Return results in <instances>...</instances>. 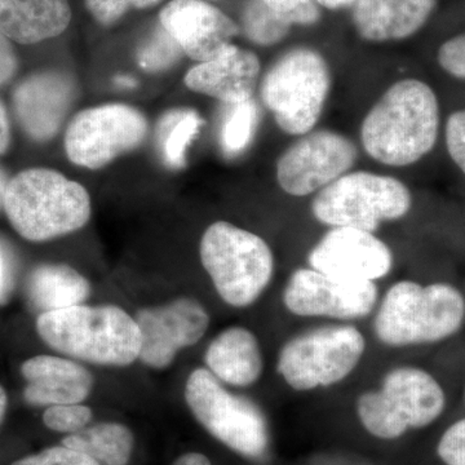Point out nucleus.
Segmentation results:
<instances>
[{
    "instance_id": "obj_16",
    "label": "nucleus",
    "mask_w": 465,
    "mask_h": 465,
    "mask_svg": "<svg viewBox=\"0 0 465 465\" xmlns=\"http://www.w3.org/2000/svg\"><path fill=\"white\" fill-rule=\"evenodd\" d=\"M159 24L198 64L222 54L240 34L231 17L204 0H171L162 8Z\"/></svg>"
},
{
    "instance_id": "obj_38",
    "label": "nucleus",
    "mask_w": 465,
    "mask_h": 465,
    "mask_svg": "<svg viewBox=\"0 0 465 465\" xmlns=\"http://www.w3.org/2000/svg\"><path fill=\"white\" fill-rule=\"evenodd\" d=\"M9 143H11V125H9L7 110L0 101V155L7 153Z\"/></svg>"
},
{
    "instance_id": "obj_9",
    "label": "nucleus",
    "mask_w": 465,
    "mask_h": 465,
    "mask_svg": "<svg viewBox=\"0 0 465 465\" xmlns=\"http://www.w3.org/2000/svg\"><path fill=\"white\" fill-rule=\"evenodd\" d=\"M412 195L400 180L358 171L345 173L318 192L312 202L317 222L331 228L347 226L375 232L382 223L410 213Z\"/></svg>"
},
{
    "instance_id": "obj_36",
    "label": "nucleus",
    "mask_w": 465,
    "mask_h": 465,
    "mask_svg": "<svg viewBox=\"0 0 465 465\" xmlns=\"http://www.w3.org/2000/svg\"><path fill=\"white\" fill-rule=\"evenodd\" d=\"M15 283L14 260L7 247L0 242V305L7 304Z\"/></svg>"
},
{
    "instance_id": "obj_37",
    "label": "nucleus",
    "mask_w": 465,
    "mask_h": 465,
    "mask_svg": "<svg viewBox=\"0 0 465 465\" xmlns=\"http://www.w3.org/2000/svg\"><path fill=\"white\" fill-rule=\"evenodd\" d=\"M18 60L11 39L0 32V85L8 84L16 74Z\"/></svg>"
},
{
    "instance_id": "obj_7",
    "label": "nucleus",
    "mask_w": 465,
    "mask_h": 465,
    "mask_svg": "<svg viewBox=\"0 0 465 465\" xmlns=\"http://www.w3.org/2000/svg\"><path fill=\"white\" fill-rule=\"evenodd\" d=\"M331 88V73L322 54L298 47L283 54L266 72L260 96L275 124L289 134L313 131Z\"/></svg>"
},
{
    "instance_id": "obj_25",
    "label": "nucleus",
    "mask_w": 465,
    "mask_h": 465,
    "mask_svg": "<svg viewBox=\"0 0 465 465\" xmlns=\"http://www.w3.org/2000/svg\"><path fill=\"white\" fill-rule=\"evenodd\" d=\"M204 121L197 110L183 109L170 113L161 124L162 154L167 166L183 168L186 153L197 139Z\"/></svg>"
},
{
    "instance_id": "obj_23",
    "label": "nucleus",
    "mask_w": 465,
    "mask_h": 465,
    "mask_svg": "<svg viewBox=\"0 0 465 465\" xmlns=\"http://www.w3.org/2000/svg\"><path fill=\"white\" fill-rule=\"evenodd\" d=\"M27 293L34 307L45 313L84 304L90 296L91 286L72 266L45 264L34 269Z\"/></svg>"
},
{
    "instance_id": "obj_1",
    "label": "nucleus",
    "mask_w": 465,
    "mask_h": 465,
    "mask_svg": "<svg viewBox=\"0 0 465 465\" xmlns=\"http://www.w3.org/2000/svg\"><path fill=\"white\" fill-rule=\"evenodd\" d=\"M440 105L432 88L403 79L385 91L361 127L367 154L391 167L420 161L436 145Z\"/></svg>"
},
{
    "instance_id": "obj_6",
    "label": "nucleus",
    "mask_w": 465,
    "mask_h": 465,
    "mask_svg": "<svg viewBox=\"0 0 465 465\" xmlns=\"http://www.w3.org/2000/svg\"><path fill=\"white\" fill-rule=\"evenodd\" d=\"M445 407L446 394L439 381L414 366L391 369L381 388L361 394L356 403L361 424L381 440H396L407 430L428 427Z\"/></svg>"
},
{
    "instance_id": "obj_40",
    "label": "nucleus",
    "mask_w": 465,
    "mask_h": 465,
    "mask_svg": "<svg viewBox=\"0 0 465 465\" xmlns=\"http://www.w3.org/2000/svg\"><path fill=\"white\" fill-rule=\"evenodd\" d=\"M318 5H322V7L327 9H342L348 7H353L354 3L357 0H314Z\"/></svg>"
},
{
    "instance_id": "obj_42",
    "label": "nucleus",
    "mask_w": 465,
    "mask_h": 465,
    "mask_svg": "<svg viewBox=\"0 0 465 465\" xmlns=\"http://www.w3.org/2000/svg\"><path fill=\"white\" fill-rule=\"evenodd\" d=\"M7 393H5V388L0 385V424H2L3 419H5V411H7Z\"/></svg>"
},
{
    "instance_id": "obj_28",
    "label": "nucleus",
    "mask_w": 465,
    "mask_h": 465,
    "mask_svg": "<svg viewBox=\"0 0 465 465\" xmlns=\"http://www.w3.org/2000/svg\"><path fill=\"white\" fill-rule=\"evenodd\" d=\"M183 52L167 30L159 24L137 51L139 65L146 72H163L182 58Z\"/></svg>"
},
{
    "instance_id": "obj_3",
    "label": "nucleus",
    "mask_w": 465,
    "mask_h": 465,
    "mask_svg": "<svg viewBox=\"0 0 465 465\" xmlns=\"http://www.w3.org/2000/svg\"><path fill=\"white\" fill-rule=\"evenodd\" d=\"M464 322L465 299L457 287L403 280L385 292L376 312L374 331L387 347H416L451 338Z\"/></svg>"
},
{
    "instance_id": "obj_17",
    "label": "nucleus",
    "mask_w": 465,
    "mask_h": 465,
    "mask_svg": "<svg viewBox=\"0 0 465 465\" xmlns=\"http://www.w3.org/2000/svg\"><path fill=\"white\" fill-rule=\"evenodd\" d=\"M75 96V82L64 73L30 75L14 92L18 124L35 142H48L56 136Z\"/></svg>"
},
{
    "instance_id": "obj_33",
    "label": "nucleus",
    "mask_w": 465,
    "mask_h": 465,
    "mask_svg": "<svg viewBox=\"0 0 465 465\" xmlns=\"http://www.w3.org/2000/svg\"><path fill=\"white\" fill-rule=\"evenodd\" d=\"M437 452L446 465H465V418L443 433Z\"/></svg>"
},
{
    "instance_id": "obj_32",
    "label": "nucleus",
    "mask_w": 465,
    "mask_h": 465,
    "mask_svg": "<svg viewBox=\"0 0 465 465\" xmlns=\"http://www.w3.org/2000/svg\"><path fill=\"white\" fill-rule=\"evenodd\" d=\"M12 465H101L84 452L67 448L65 445L43 450L39 454L32 455L15 461Z\"/></svg>"
},
{
    "instance_id": "obj_26",
    "label": "nucleus",
    "mask_w": 465,
    "mask_h": 465,
    "mask_svg": "<svg viewBox=\"0 0 465 465\" xmlns=\"http://www.w3.org/2000/svg\"><path fill=\"white\" fill-rule=\"evenodd\" d=\"M220 131V145L228 157L242 154L255 137L259 125L258 104L253 99L231 105Z\"/></svg>"
},
{
    "instance_id": "obj_34",
    "label": "nucleus",
    "mask_w": 465,
    "mask_h": 465,
    "mask_svg": "<svg viewBox=\"0 0 465 465\" xmlns=\"http://www.w3.org/2000/svg\"><path fill=\"white\" fill-rule=\"evenodd\" d=\"M437 60L448 74L465 81V34L443 43Z\"/></svg>"
},
{
    "instance_id": "obj_22",
    "label": "nucleus",
    "mask_w": 465,
    "mask_h": 465,
    "mask_svg": "<svg viewBox=\"0 0 465 465\" xmlns=\"http://www.w3.org/2000/svg\"><path fill=\"white\" fill-rule=\"evenodd\" d=\"M70 21L67 0H0V32L20 45L56 38Z\"/></svg>"
},
{
    "instance_id": "obj_35",
    "label": "nucleus",
    "mask_w": 465,
    "mask_h": 465,
    "mask_svg": "<svg viewBox=\"0 0 465 465\" xmlns=\"http://www.w3.org/2000/svg\"><path fill=\"white\" fill-rule=\"evenodd\" d=\"M446 146L450 157L465 174V109L449 116L446 124Z\"/></svg>"
},
{
    "instance_id": "obj_15",
    "label": "nucleus",
    "mask_w": 465,
    "mask_h": 465,
    "mask_svg": "<svg viewBox=\"0 0 465 465\" xmlns=\"http://www.w3.org/2000/svg\"><path fill=\"white\" fill-rule=\"evenodd\" d=\"M309 266L333 277L376 282L393 268V252L374 232L331 228L308 255Z\"/></svg>"
},
{
    "instance_id": "obj_24",
    "label": "nucleus",
    "mask_w": 465,
    "mask_h": 465,
    "mask_svg": "<svg viewBox=\"0 0 465 465\" xmlns=\"http://www.w3.org/2000/svg\"><path fill=\"white\" fill-rule=\"evenodd\" d=\"M63 445L84 452L101 465H127L134 449V436L127 427L100 423L70 434Z\"/></svg>"
},
{
    "instance_id": "obj_13",
    "label": "nucleus",
    "mask_w": 465,
    "mask_h": 465,
    "mask_svg": "<svg viewBox=\"0 0 465 465\" xmlns=\"http://www.w3.org/2000/svg\"><path fill=\"white\" fill-rule=\"evenodd\" d=\"M379 299L375 282L333 277L312 268L293 272L283 290V304L298 317L354 321L372 313Z\"/></svg>"
},
{
    "instance_id": "obj_4",
    "label": "nucleus",
    "mask_w": 465,
    "mask_h": 465,
    "mask_svg": "<svg viewBox=\"0 0 465 465\" xmlns=\"http://www.w3.org/2000/svg\"><path fill=\"white\" fill-rule=\"evenodd\" d=\"M5 211L15 231L32 242L63 237L84 228L91 198L82 183L50 168H29L8 182Z\"/></svg>"
},
{
    "instance_id": "obj_39",
    "label": "nucleus",
    "mask_w": 465,
    "mask_h": 465,
    "mask_svg": "<svg viewBox=\"0 0 465 465\" xmlns=\"http://www.w3.org/2000/svg\"><path fill=\"white\" fill-rule=\"evenodd\" d=\"M173 465H213L210 459L206 455L200 454V452H189V454L183 455L174 461Z\"/></svg>"
},
{
    "instance_id": "obj_8",
    "label": "nucleus",
    "mask_w": 465,
    "mask_h": 465,
    "mask_svg": "<svg viewBox=\"0 0 465 465\" xmlns=\"http://www.w3.org/2000/svg\"><path fill=\"white\" fill-rule=\"evenodd\" d=\"M366 339L353 324H326L291 338L281 349L278 374L296 391L339 384L360 365Z\"/></svg>"
},
{
    "instance_id": "obj_10",
    "label": "nucleus",
    "mask_w": 465,
    "mask_h": 465,
    "mask_svg": "<svg viewBox=\"0 0 465 465\" xmlns=\"http://www.w3.org/2000/svg\"><path fill=\"white\" fill-rule=\"evenodd\" d=\"M189 409L208 433L238 454L265 457L269 446L265 416L252 401L232 394L207 369H195L185 384Z\"/></svg>"
},
{
    "instance_id": "obj_19",
    "label": "nucleus",
    "mask_w": 465,
    "mask_h": 465,
    "mask_svg": "<svg viewBox=\"0 0 465 465\" xmlns=\"http://www.w3.org/2000/svg\"><path fill=\"white\" fill-rule=\"evenodd\" d=\"M21 374L27 382L24 397L34 406L81 403L90 396L94 387L90 371L66 358H30L21 366Z\"/></svg>"
},
{
    "instance_id": "obj_2",
    "label": "nucleus",
    "mask_w": 465,
    "mask_h": 465,
    "mask_svg": "<svg viewBox=\"0 0 465 465\" xmlns=\"http://www.w3.org/2000/svg\"><path fill=\"white\" fill-rule=\"evenodd\" d=\"M36 331L65 356L100 366L124 367L139 360L142 332L134 318L115 305H75L45 312Z\"/></svg>"
},
{
    "instance_id": "obj_20",
    "label": "nucleus",
    "mask_w": 465,
    "mask_h": 465,
    "mask_svg": "<svg viewBox=\"0 0 465 465\" xmlns=\"http://www.w3.org/2000/svg\"><path fill=\"white\" fill-rule=\"evenodd\" d=\"M436 0H357L353 24L369 42L401 41L424 26Z\"/></svg>"
},
{
    "instance_id": "obj_43",
    "label": "nucleus",
    "mask_w": 465,
    "mask_h": 465,
    "mask_svg": "<svg viewBox=\"0 0 465 465\" xmlns=\"http://www.w3.org/2000/svg\"><path fill=\"white\" fill-rule=\"evenodd\" d=\"M115 84L121 85V87L125 88H134L136 87V81L134 79L130 78V76H116Z\"/></svg>"
},
{
    "instance_id": "obj_27",
    "label": "nucleus",
    "mask_w": 465,
    "mask_h": 465,
    "mask_svg": "<svg viewBox=\"0 0 465 465\" xmlns=\"http://www.w3.org/2000/svg\"><path fill=\"white\" fill-rule=\"evenodd\" d=\"M242 23L247 38L264 47L282 41L292 26L269 7L264 0H250L244 8Z\"/></svg>"
},
{
    "instance_id": "obj_31",
    "label": "nucleus",
    "mask_w": 465,
    "mask_h": 465,
    "mask_svg": "<svg viewBox=\"0 0 465 465\" xmlns=\"http://www.w3.org/2000/svg\"><path fill=\"white\" fill-rule=\"evenodd\" d=\"M291 25H313L320 20V9L314 0H264Z\"/></svg>"
},
{
    "instance_id": "obj_11",
    "label": "nucleus",
    "mask_w": 465,
    "mask_h": 465,
    "mask_svg": "<svg viewBox=\"0 0 465 465\" xmlns=\"http://www.w3.org/2000/svg\"><path fill=\"white\" fill-rule=\"evenodd\" d=\"M148 131V119L133 106H94L78 113L67 125L66 155L76 166L100 170L124 153L139 148Z\"/></svg>"
},
{
    "instance_id": "obj_41",
    "label": "nucleus",
    "mask_w": 465,
    "mask_h": 465,
    "mask_svg": "<svg viewBox=\"0 0 465 465\" xmlns=\"http://www.w3.org/2000/svg\"><path fill=\"white\" fill-rule=\"evenodd\" d=\"M7 174L0 168V210L5 208V192H7Z\"/></svg>"
},
{
    "instance_id": "obj_30",
    "label": "nucleus",
    "mask_w": 465,
    "mask_h": 465,
    "mask_svg": "<svg viewBox=\"0 0 465 465\" xmlns=\"http://www.w3.org/2000/svg\"><path fill=\"white\" fill-rule=\"evenodd\" d=\"M85 7L97 23L112 26L118 23L130 9L155 7L162 0H84Z\"/></svg>"
},
{
    "instance_id": "obj_5",
    "label": "nucleus",
    "mask_w": 465,
    "mask_h": 465,
    "mask_svg": "<svg viewBox=\"0 0 465 465\" xmlns=\"http://www.w3.org/2000/svg\"><path fill=\"white\" fill-rule=\"evenodd\" d=\"M200 256L216 292L231 307H250L273 278L271 246L255 232L228 222L208 226L202 235Z\"/></svg>"
},
{
    "instance_id": "obj_14",
    "label": "nucleus",
    "mask_w": 465,
    "mask_h": 465,
    "mask_svg": "<svg viewBox=\"0 0 465 465\" xmlns=\"http://www.w3.org/2000/svg\"><path fill=\"white\" fill-rule=\"evenodd\" d=\"M134 321L142 332L139 360L157 370L170 366L182 349L197 344L210 326L206 309L191 298L143 308Z\"/></svg>"
},
{
    "instance_id": "obj_29",
    "label": "nucleus",
    "mask_w": 465,
    "mask_h": 465,
    "mask_svg": "<svg viewBox=\"0 0 465 465\" xmlns=\"http://www.w3.org/2000/svg\"><path fill=\"white\" fill-rule=\"evenodd\" d=\"M91 419L90 407L79 405V403L50 406L43 415L45 427L56 432L72 434L84 430Z\"/></svg>"
},
{
    "instance_id": "obj_12",
    "label": "nucleus",
    "mask_w": 465,
    "mask_h": 465,
    "mask_svg": "<svg viewBox=\"0 0 465 465\" xmlns=\"http://www.w3.org/2000/svg\"><path fill=\"white\" fill-rule=\"evenodd\" d=\"M358 152L344 134L311 131L290 146L277 162V182L292 197H307L348 173Z\"/></svg>"
},
{
    "instance_id": "obj_21",
    "label": "nucleus",
    "mask_w": 465,
    "mask_h": 465,
    "mask_svg": "<svg viewBox=\"0 0 465 465\" xmlns=\"http://www.w3.org/2000/svg\"><path fill=\"white\" fill-rule=\"evenodd\" d=\"M204 362L223 384L246 388L262 378V348L255 333L244 327H229L208 345Z\"/></svg>"
},
{
    "instance_id": "obj_18",
    "label": "nucleus",
    "mask_w": 465,
    "mask_h": 465,
    "mask_svg": "<svg viewBox=\"0 0 465 465\" xmlns=\"http://www.w3.org/2000/svg\"><path fill=\"white\" fill-rule=\"evenodd\" d=\"M260 70L259 57L253 52L232 43L213 60L193 66L183 82L189 90L234 105L253 99Z\"/></svg>"
}]
</instances>
